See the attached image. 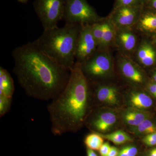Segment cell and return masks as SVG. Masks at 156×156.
Wrapping results in <instances>:
<instances>
[{
  "label": "cell",
  "mask_w": 156,
  "mask_h": 156,
  "mask_svg": "<svg viewBox=\"0 0 156 156\" xmlns=\"http://www.w3.org/2000/svg\"><path fill=\"white\" fill-rule=\"evenodd\" d=\"M12 56L13 72L18 83L30 97L52 100L66 87L70 71L46 56L33 42L15 48Z\"/></svg>",
  "instance_id": "obj_1"
},
{
  "label": "cell",
  "mask_w": 156,
  "mask_h": 156,
  "mask_svg": "<svg viewBox=\"0 0 156 156\" xmlns=\"http://www.w3.org/2000/svg\"><path fill=\"white\" fill-rule=\"evenodd\" d=\"M91 105L89 81L76 62L66 87L47 107L53 134L60 136L78 131L91 112Z\"/></svg>",
  "instance_id": "obj_2"
},
{
  "label": "cell",
  "mask_w": 156,
  "mask_h": 156,
  "mask_svg": "<svg viewBox=\"0 0 156 156\" xmlns=\"http://www.w3.org/2000/svg\"><path fill=\"white\" fill-rule=\"evenodd\" d=\"M81 27L66 23L61 28L45 30L34 44L50 59L70 71L76 63V48Z\"/></svg>",
  "instance_id": "obj_3"
},
{
  "label": "cell",
  "mask_w": 156,
  "mask_h": 156,
  "mask_svg": "<svg viewBox=\"0 0 156 156\" xmlns=\"http://www.w3.org/2000/svg\"><path fill=\"white\" fill-rule=\"evenodd\" d=\"M101 19L87 0H66L63 18L66 23L92 25Z\"/></svg>",
  "instance_id": "obj_4"
},
{
  "label": "cell",
  "mask_w": 156,
  "mask_h": 156,
  "mask_svg": "<svg viewBox=\"0 0 156 156\" xmlns=\"http://www.w3.org/2000/svg\"><path fill=\"white\" fill-rule=\"evenodd\" d=\"M66 0H35L33 5L44 30L58 27L63 19Z\"/></svg>",
  "instance_id": "obj_5"
},
{
  "label": "cell",
  "mask_w": 156,
  "mask_h": 156,
  "mask_svg": "<svg viewBox=\"0 0 156 156\" xmlns=\"http://www.w3.org/2000/svg\"><path fill=\"white\" fill-rule=\"evenodd\" d=\"M80 64L88 81L106 77L110 75L113 68L111 56L98 50L89 59Z\"/></svg>",
  "instance_id": "obj_6"
},
{
  "label": "cell",
  "mask_w": 156,
  "mask_h": 156,
  "mask_svg": "<svg viewBox=\"0 0 156 156\" xmlns=\"http://www.w3.org/2000/svg\"><path fill=\"white\" fill-rule=\"evenodd\" d=\"M92 111L85 123L91 131L99 134H106L116 124L118 117L115 112L102 109H96Z\"/></svg>",
  "instance_id": "obj_7"
},
{
  "label": "cell",
  "mask_w": 156,
  "mask_h": 156,
  "mask_svg": "<svg viewBox=\"0 0 156 156\" xmlns=\"http://www.w3.org/2000/svg\"><path fill=\"white\" fill-rule=\"evenodd\" d=\"M97 50L98 45L92 34L91 25H82L76 48V62L82 63L86 61Z\"/></svg>",
  "instance_id": "obj_8"
},
{
  "label": "cell",
  "mask_w": 156,
  "mask_h": 156,
  "mask_svg": "<svg viewBox=\"0 0 156 156\" xmlns=\"http://www.w3.org/2000/svg\"><path fill=\"white\" fill-rule=\"evenodd\" d=\"M143 7L122 6L115 8L110 20L118 28H127L138 20Z\"/></svg>",
  "instance_id": "obj_9"
},
{
  "label": "cell",
  "mask_w": 156,
  "mask_h": 156,
  "mask_svg": "<svg viewBox=\"0 0 156 156\" xmlns=\"http://www.w3.org/2000/svg\"><path fill=\"white\" fill-rule=\"evenodd\" d=\"M95 103L117 105L119 103V91L113 86L101 85L94 86L93 94Z\"/></svg>",
  "instance_id": "obj_10"
},
{
  "label": "cell",
  "mask_w": 156,
  "mask_h": 156,
  "mask_svg": "<svg viewBox=\"0 0 156 156\" xmlns=\"http://www.w3.org/2000/svg\"><path fill=\"white\" fill-rule=\"evenodd\" d=\"M119 66L123 76L127 80L136 85H141L145 81L144 74L133 62L125 57L119 58Z\"/></svg>",
  "instance_id": "obj_11"
},
{
  "label": "cell",
  "mask_w": 156,
  "mask_h": 156,
  "mask_svg": "<svg viewBox=\"0 0 156 156\" xmlns=\"http://www.w3.org/2000/svg\"><path fill=\"white\" fill-rule=\"evenodd\" d=\"M151 115L148 112L130 107L123 112L122 119L126 125L132 128L138 126L144 120L150 119Z\"/></svg>",
  "instance_id": "obj_12"
},
{
  "label": "cell",
  "mask_w": 156,
  "mask_h": 156,
  "mask_svg": "<svg viewBox=\"0 0 156 156\" xmlns=\"http://www.w3.org/2000/svg\"><path fill=\"white\" fill-rule=\"evenodd\" d=\"M136 56L139 62L144 66H151L156 60V51L151 45L145 42L139 46Z\"/></svg>",
  "instance_id": "obj_13"
},
{
  "label": "cell",
  "mask_w": 156,
  "mask_h": 156,
  "mask_svg": "<svg viewBox=\"0 0 156 156\" xmlns=\"http://www.w3.org/2000/svg\"><path fill=\"white\" fill-rule=\"evenodd\" d=\"M15 91L14 82L7 69L0 67V96L12 98Z\"/></svg>",
  "instance_id": "obj_14"
},
{
  "label": "cell",
  "mask_w": 156,
  "mask_h": 156,
  "mask_svg": "<svg viewBox=\"0 0 156 156\" xmlns=\"http://www.w3.org/2000/svg\"><path fill=\"white\" fill-rule=\"evenodd\" d=\"M128 102L131 107L144 110L152 105L151 98L144 92H131L128 98Z\"/></svg>",
  "instance_id": "obj_15"
},
{
  "label": "cell",
  "mask_w": 156,
  "mask_h": 156,
  "mask_svg": "<svg viewBox=\"0 0 156 156\" xmlns=\"http://www.w3.org/2000/svg\"><path fill=\"white\" fill-rule=\"evenodd\" d=\"M140 28L146 31L156 30V12L148 11L144 8L141 9L138 19Z\"/></svg>",
  "instance_id": "obj_16"
},
{
  "label": "cell",
  "mask_w": 156,
  "mask_h": 156,
  "mask_svg": "<svg viewBox=\"0 0 156 156\" xmlns=\"http://www.w3.org/2000/svg\"><path fill=\"white\" fill-rule=\"evenodd\" d=\"M117 42L123 50L130 52L134 50L136 44V37L131 31L122 29L116 37Z\"/></svg>",
  "instance_id": "obj_17"
},
{
  "label": "cell",
  "mask_w": 156,
  "mask_h": 156,
  "mask_svg": "<svg viewBox=\"0 0 156 156\" xmlns=\"http://www.w3.org/2000/svg\"><path fill=\"white\" fill-rule=\"evenodd\" d=\"M112 23L110 20L102 22L103 29V36L101 44L98 50L106 48L111 45L115 39L116 33L114 27Z\"/></svg>",
  "instance_id": "obj_18"
},
{
  "label": "cell",
  "mask_w": 156,
  "mask_h": 156,
  "mask_svg": "<svg viewBox=\"0 0 156 156\" xmlns=\"http://www.w3.org/2000/svg\"><path fill=\"white\" fill-rule=\"evenodd\" d=\"M100 134L104 139L109 140L116 145H122L133 141L131 136L122 130H118L109 134Z\"/></svg>",
  "instance_id": "obj_19"
},
{
  "label": "cell",
  "mask_w": 156,
  "mask_h": 156,
  "mask_svg": "<svg viewBox=\"0 0 156 156\" xmlns=\"http://www.w3.org/2000/svg\"><path fill=\"white\" fill-rule=\"evenodd\" d=\"M131 128V132L136 135H146L156 133V125L150 119L144 120L138 126Z\"/></svg>",
  "instance_id": "obj_20"
},
{
  "label": "cell",
  "mask_w": 156,
  "mask_h": 156,
  "mask_svg": "<svg viewBox=\"0 0 156 156\" xmlns=\"http://www.w3.org/2000/svg\"><path fill=\"white\" fill-rule=\"evenodd\" d=\"M84 143L87 148L99 151L104 143V138L99 133L94 132L88 134L84 140Z\"/></svg>",
  "instance_id": "obj_21"
},
{
  "label": "cell",
  "mask_w": 156,
  "mask_h": 156,
  "mask_svg": "<svg viewBox=\"0 0 156 156\" xmlns=\"http://www.w3.org/2000/svg\"><path fill=\"white\" fill-rule=\"evenodd\" d=\"M92 31L93 36L95 38L98 45V49L101 44L103 36V25L102 22H99L95 23L91 25Z\"/></svg>",
  "instance_id": "obj_22"
},
{
  "label": "cell",
  "mask_w": 156,
  "mask_h": 156,
  "mask_svg": "<svg viewBox=\"0 0 156 156\" xmlns=\"http://www.w3.org/2000/svg\"><path fill=\"white\" fill-rule=\"evenodd\" d=\"M138 149L134 144H130L124 146L119 150L118 156H137Z\"/></svg>",
  "instance_id": "obj_23"
},
{
  "label": "cell",
  "mask_w": 156,
  "mask_h": 156,
  "mask_svg": "<svg viewBox=\"0 0 156 156\" xmlns=\"http://www.w3.org/2000/svg\"><path fill=\"white\" fill-rule=\"evenodd\" d=\"M12 102V98L0 96V117H3L10 110Z\"/></svg>",
  "instance_id": "obj_24"
},
{
  "label": "cell",
  "mask_w": 156,
  "mask_h": 156,
  "mask_svg": "<svg viewBox=\"0 0 156 156\" xmlns=\"http://www.w3.org/2000/svg\"><path fill=\"white\" fill-rule=\"evenodd\" d=\"M145 2V0H116L115 8L122 6L143 7Z\"/></svg>",
  "instance_id": "obj_25"
},
{
  "label": "cell",
  "mask_w": 156,
  "mask_h": 156,
  "mask_svg": "<svg viewBox=\"0 0 156 156\" xmlns=\"http://www.w3.org/2000/svg\"><path fill=\"white\" fill-rule=\"evenodd\" d=\"M143 143L148 147L155 146H156V133L147 134L142 138Z\"/></svg>",
  "instance_id": "obj_26"
},
{
  "label": "cell",
  "mask_w": 156,
  "mask_h": 156,
  "mask_svg": "<svg viewBox=\"0 0 156 156\" xmlns=\"http://www.w3.org/2000/svg\"><path fill=\"white\" fill-rule=\"evenodd\" d=\"M110 145L108 142H105L103 143L99 150V153L100 156H107L110 150Z\"/></svg>",
  "instance_id": "obj_27"
},
{
  "label": "cell",
  "mask_w": 156,
  "mask_h": 156,
  "mask_svg": "<svg viewBox=\"0 0 156 156\" xmlns=\"http://www.w3.org/2000/svg\"><path fill=\"white\" fill-rule=\"evenodd\" d=\"M119 150L115 147L112 146L107 156H118Z\"/></svg>",
  "instance_id": "obj_28"
},
{
  "label": "cell",
  "mask_w": 156,
  "mask_h": 156,
  "mask_svg": "<svg viewBox=\"0 0 156 156\" xmlns=\"http://www.w3.org/2000/svg\"><path fill=\"white\" fill-rule=\"evenodd\" d=\"M148 90L150 92L154 97L156 98V84H150L148 86Z\"/></svg>",
  "instance_id": "obj_29"
},
{
  "label": "cell",
  "mask_w": 156,
  "mask_h": 156,
  "mask_svg": "<svg viewBox=\"0 0 156 156\" xmlns=\"http://www.w3.org/2000/svg\"><path fill=\"white\" fill-rule=\"evenodd\" d=\"M145 156H156V147L147 151Z\"/></svg>",
  "instance_id": "obj_30"
},
{
  "label": "cell",
  "mask_w": 156,
  "mask_h": 156,
  "mask_svg": "<svg viewBox=\"0 0 156 156\" xmlns=\"http://www.w3.org/2000/svg\"><path fill=\"white\" fill-rule=\"evenodd\" d=\"M148 3L150 6L156 11V0H145V3Z\"/></svg>",
  "instance_id": "obj_31"
},
{
  "label": "cell",
  "mask_w": 156,
  "mask_h": 156,
  "mask_svg": "<svg viewBox=\"0 0 156 156\" xmlns=\"http://www.w3.org/2000/svg\"><path fill=\"white\" fill-rule=\"evenodd\" d=\"M87 156H98L97 154L94 151V150H92L90 149L87 148Z\"/></svg>",
  "instance_id": "obj_32"
},
{
  "label": "cell",
  "mask_w": 156,
  "mask_h": 156,
  "mask_svg": "<svg viewBox=\"0 0 156 156\" xmlns=\"http://www.w3.org/2000/svg\"><path fill=\"white\" fill-rule=\"evenodd\" d=\"M19 2L22 3H24L26 2L28 0H17Z\"/></svg>",
  "instance_id": "obj_33"
},
{
  "label": "cell",
  "mask_w": 156,
  "mask_h": 156,
  "mask_svg": "<svg viewBox=\"0 0 156 156\" xmlns=\"http://www.w3.org/2000/svg\"><path fill=\"white\" fill-rule=\"evenodd\" d=\"M153 78L154 80L156 82V71L154 73L153 75Z\"/></svg>",
  "instance_id": "obj_34"
},
{
  "label": "cell",
  "mask_w": 156,
  "mask_h": 156,
  "mask_svg": "<svg viewBox=\"0 0 156 156\" xmlns=\"http://www.w3.org/2000/svg\"><path fill=\"white\" fill-rule=\"evenodd\" d=\"M145 156V155H144V156Z\"/></svg>",
  "instance_id": "obj_35"
},
{
  "label": "cell",
  "mask_w": 156,
  "mask_h": 156,
  "mask_svg": "<svg viewBox=\"0 0 156 156\" xmlns=\"http://www.w3.org/2000/svg\"><path fill=\"white\" fill-rule=\"evenodd\" d=\"M155 84H156V83H155Z\"/></svg>",
  "instance_id": "obj_36"
}]
</instances>
